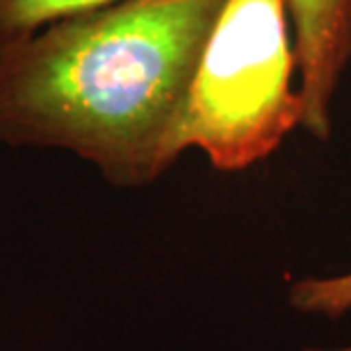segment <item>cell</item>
Masks as SVG:
<instances>
[{
    "label": "cell",
    "instance_id": "obj_1",
    "mask_svg": "<svg viewBox=\"0 0 351 351\" xmlns=\"http://www.w3.org/2000/svg\"><path fill=\"white\" fill-rule=\"evenodd\" d=\"M226 0H123L0 46V142L69 151L112 187L176 165L203 48Z\"/></svg>",
    "mask_w": 351,
    "mask_h": 351
},
{
    "label": "cell",
    "instance_id": "obj_2",
    "mask_svg": "<svg viewBox=\"0 0 351 351\" xmlns=\"http://www.w3.org/2000/svg\"><path fill=\"white\" fill-rule=\"evenodd\" d=\"M287 0H226L203 48L182 121V149L217 171H244L304 125Z\"/></svg>",
    "mask_w": 351,
    "mask_h": 351
},
{
    "label": "cell",
    "instance_id": "obj_3",
    "mask_svg": "<svg viewBox=\"0 0 351 351\" xmlns=\"http://www.w3.org/2000/svg\"><path fill=\"white\" fill-rule=\"evenodd\" d=\"M297 55L304 128L328 142L333 135L335 98L351 66V0H287Z\"/></svg>",
    "mask_w": 351,
    "mask_h": 351
},
{
    "label": "cell",
    "instance_id": "obj_4",
    "mask_svg": "<svg viewBox=\"0 0 351 351\" xmlns=\"http://www.w3.org/2000/svg\"><path fill=\"white\" fill-rule=\"evenodd\" d=\"M117 3L123 0H0V46L23 39L62 19Z\"/></svg>",
    "mask_w": 351,
    "mask_h": 351
},
{
    "label": "cell",
    "instance_id": "obj_5",
    "mask_svg": "<svg viewBox=\"0 0 351 351\" xmlns=\"http://www.w3.org/2000/svg\"><path fill=\"white\" fill-rule=\"evenodd\" d=\"M287 301L299 315L338 319L351 313V271L304 276L287 290Z\"/></svg>",
    "mask_w": 351,
    "mask_h": 351
},
{
    "label": "cell",
    "instance_id": "obj_6",
    "mask_svg": "<svg viewBox=\"0 0 351 351\" xmlns=\"http://www.w3.org/2000/svg\"><path fill=\"white\" fill-rule=\"evenodd\" d=\"M304 351H351V345H342V347H306Z\"/></svg>",
    "mask_w": 351,
    "mask_h": 351
}]
</instances>
